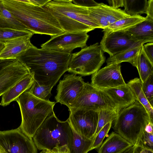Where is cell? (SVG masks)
<instances>
[{"instance_id":"cell-11","label":"cell","mask_w":153,"mask_h":153,"mask_svg":"<svg viewBox=\"0 0 153 153\" xmlns=\"http://www.w3.org/2000/svg\"><path fill=\"white\" fill-rule=\"evenodd\" d=\"M88 32L69 33L51 36V39L41 45V48L71 53L74 49L85 47L89 38Z\"/></svg>"},{"instance_id":"cell-14","label":"cell","mask_w":153,"mask_h":153,"mask_svg":"<svg viewBox=\"0 0 153 153\" xmlns=\"http://www.w3.org/2000/svg\"><path fill=\"white\" fill-rule=\"evenodd\" d=\"M104 32L99 45L102 51L110 57L141 44L130 40L123 31Z\"/></svg>"},{"instance_id":"cell-20","label":"cell","mask_w":153,"mask_h":153,"mask_svg":"<svg viewBox=\"0 0 153 153\" xmlns=\"http://www.w3.org/2000/svg\"><path fill=\"white\" fill-rule=\"evenodd\" d=\"M34 81L32 73L24 77L1 96L0 105L6 106L16 101L22 94L30 88Z\"/></svg>"},{"instance_id":"cell-22","label":"cell","mask_w":153,"mask_h":153,"mask_svg":"<svg viewBox=\"0 0 153 153\" xmlns=\"http://www.w3.org/2000/svg\"><path fill=\"white\" fill-rule=\"evenodd\" d=\"M132 91L136 100L145 108L153 122V107L150 104L142 88V82L140 78H135L127 84Z\"/></svg>"},{"instance_id":"cell-17","label":"cell","mask_w":153,"mask_h":153,"mask_svg":"<svg viewBox=\"0 0 153 153\" xmlns=\"http://www.w3.org/2000/svg\"><path fill=\"white\" fill-rule=\"evenodd\" d=\"M32 36L19 37L4 42L0 52V60L17 59L32 45L30 41Z\"/></svg>"},{"instance_id":"cell-42","label":"cell","mask_w":153,"mask_h":153,"mask_svg":"<svg viewBox=\"0 0 153 153\" xmlns=\"http://www.w3.org/2000/svg\"><path fill=\"white\" fill-rule=\"evenodd\" d=\"M15 59L0 60V71Z\"/></svg>"},{"instance_id":"cell-26","label":"cell","mask_w":153,"mask_h":153,"mask_svg":"<svg viewBox=\"0 0 153 153\" xmlns=\"http://www.w3.org/2000/svg\"><path fill=\"white\" fill-rule=\"evenodd\" d=\"M0 28L16 30H27V28L19 22L7 9L0 0Z\"/></svg>"},{"instance_id":"cell-8","label":"cell","mask_w":153,"mask_h":153,"mask_svg":"<svg viewBox=\"0 0 153 153\" xmlns=\"http://www.w3.org/2000/svg\"><path fill=\"white\" fill-rule=\"evenodd\" d=\"M70 108L98 112L107 108H118L103 91L88 82L85 83L82 91Z\"/></svg>"},{"instance_id":"cell-7","label":"cell","mask_w":153,"mask_h":153,"mask_svg":"<svg viewBox=\"0 0 153 153\" xmlns=\"http://www.w3.org/2000/svg\"><path fill=\"white\" fill-rule=\"evenodd\" d=\"M105 61L103 52L97 42L72 53L67 71L82 76L90 75L99 70Z\"/></svg>"},{"instance_id":"cell-15","label":"cell","mask_w":153,"mask_h":153,"mask_svg":"<svg viewBox=\"0 0 153 153\" xmlns=\"http://www.w3.org/2000/svg\"><path fill=\"white\" fill-rule=\"evenodd\" d=\"M88 9L92 22L103 29L118 20L130 16L120 9H115L102 3Z\"/></svg>"},{"instance_id":"cell-43","label":"cell","mask_w":153,"mask_h":153,"mask_svg":"<svg viewBox=\"0 0 153 153\" xmlns=\"http://www.w3.org/2000/svg\"><path fill=\"white\" fill-rule=\"evenodd\" d=\"M134 148V146H133L126 150L123 151L120 153H132Z\"/></svg>"},{"instance_id":"cell-36","label":"cell","mask_w":153,"mask_h":153,"mask_svg":"<svg viewBox=\"0 0 153 153\" xmlns=\"http://www.w3.org/2000/svg\"><path fill=\"white\" fill-rule=\"evenodd\" d=\"M143 47L146 56L153 64V42H149L143 45Z\"/></svg>"},{"instance_id":"cell-4","label":"cell","mask_w":153,"mask_h":153,"mask_svg":"<svg viewBox=\"0 0 153 153\" xmlns=\"http://www.w3.org/2000/svg\"><path fill=\"white\" fill-rule=\"evenodd\" d=\"M16 101L20 108L22 117L19 128L23 134L32 140L45 120L54 112L56 102L38 98L28 91L22 94Z\"/></svg>"},{"instance_id":"cell-24","label":"cell","mask_w":153,"mask_h":153,"mask_svg":"<svg viewBox=\"0 0 153 153\" xmlns=\"http://www.w3.org/2000/svg\"><path fill=\"white\" fill-rule=\"evenodd\" d=\"M145 17L140 15L130 16L118 20L103 29L106 31L115 32L123 31L131 28L144 21Z\"/></svg>"},{"instance_id":"cell-45","label":"cell","mask_w":153,"mask_h":153,"mask_svg":"<svg viewBox=\"0 0 153 153\" xmlns=\"http://www.w3.org/2000/svg\"><path fill=\"white\" fill-rule=\"evenodd\" d=\"M39 153H50V151L48 150H43Z\"/></svg>"},{"instance_id":"cell-23","label":"cell","mask_w":153,"mask_h":153,"mask_svg":"<svg viewBox=\"0 0 153 153\" xmlns=\"http://www.w3.org/2000/svg\"><path fill=\"white\" fill-rule=\"evenodd\" d=\"M143 45L141 44L109 57L106 60L107 64H120L126 62H129L135 67L137 57Z\"/></svg>"},{"instance_id":"cell-46","label":"cell","mask_w":153,"mask_h":153,"mask_svg":"<svg viewBox=\"0 0 153 153\" xmlns=\"http://www.w3.org/2000/svg\"><path fill=\"white\" fill-rule=\"evenodd\" d=\"M132 153H133V152H132Z\"/></svg>"},{"instance_id":"cell-18","label":"cell","mask_w":153,"mask_h":153,"mask_svg":"<svg viewBox=\"0 0 153 153\" xmlns=\"http://www.w3.org/2000/svg\"><path fill=\"white\" fill-rule=\"evenodd\" d=\"M145 20L134 27L122 31L131 40L144 44L153 42V19Z\"/></svg>"},{"instance_id":"cell-25","label":"cell","mask_w":153,"mask_h":153,"mask_svg":"<svg viewBox=\"0 0 153 153\" xmlns=\"http://www.w3.org/2000/svg\"><path fill=\"white\" fill-rule=\"evenodd\" d=\"M142 46L135 64L140 76V79L142 83L148 78L153 74V64L147 58Z\"/></svg>"},{"instance_id":"cell-31","label":"cell","mask_w":153,"mask_h":153,"mask_svg":"<svg viewBox=\"0 0 153 153\" xmlns=\"http://www.w3.org/2000/svg\"><path fill=\"white\" fill-rule=\"evenodd\" d=\"M34 34L28 30H21L15 29L0 28V42H4L15 38Z\"/></svg>"},{"instance_id":"cell-41","label":"cell","mask_w":153,"mask_h":153,"mask_svg":"<svg viewBox=\"0 0 153 153\" xmlns=\"http://www.w3.org/2000/svg\"><path fill=\"white\" fill-rule=\"evenodd\" d=\"M30 2L33 5L40 7H44L50 0H29Z\"/></svg>"},{"instance_id":"cell-44","label":"cell","mask_w":153,"mask_h":153,"mask_svg":"<svg viewBox=\"0 0 153 153\" xmlns=\"http://www.w3.org/2000/svg\"><path fill=\"white\" fill-rule=\"evenodd\" d=\"M4 45V42H0V52L3 48Z\"/></svg>"},{"instance_id":"cell-37","label":"cell","mask_w":153,"mask_h":153,"mask_svg":"<svg viewBox=\"0 0 153 153\" xmlns=\"http://www.w3.org/2000/svg\"><path fill=\"white\" fill-rule=\"evenodd\" d=\"M50 151V153H70V149L67 145L57 146Z\"/></svg>"},{"instance_id":"cell-21","label":"cell","mask_w":153,"mask_h":153,"mask_svg":"<svg viewBox=\"0 0 153 153\" xmlns=\"http://www.w3.org/2000/svg\"><path fill=\"white\" fill-rule=\"evenodd\" d=\"M133 146L116 132H112L98 149V153H120Z\"/></svg>"},{"instance_id":"cell-16","label":"cell","mask_w":153,"mask_h":153,"mask_svg":"<svg viewBox=\"0 0 153 153\" xmlns=\"http://www.w3.org/2000/svg\"><path fill=\"white\" fill-rule=\"evenodd\" d=\"M30 73L28 68L18 59L2 69L0 71V97Z\"/></svg>"},{"instance_id":"cell-2","label":"cell","mask_w":153,"mask_h":153,"mask_svg":"<svg viewBox=\"0 0 153 153\" xmlns=\"http://www.w3.org/2000/svg\"><path fill=\"white\" fill-rule=\"evenodd\" d=\"M15 18L34 34L51 36L64 33L52 13L43 7L32 4L29 0H1Z\"/></svg>"},{"instance_id":"cell-33","label":"cell","mask_w":153,"mask_h":153,"mask_svg":"<svg viewBox=\"0 0 153 153\" xmlns=\"http://www.w3.org/2000/svg\"><path fill=\"white\" fill-rule=\"evenodd\" d=\"M112 123V122L108 123L98 132L93 139V142L90 151L94 149H98L100 146L105 137L110 130Z\"/></svg>"},{"instance_id":"cell-19","label":"cell","mask_w":153,"mask_h":153,"mask_svg":"<svg viewBox=\"0 0 153 153\" xmlns=\"http://www.w3.org/2000/svg\"><path fill=\"white\" fill-rule=\"evenodd\" d=\"M102 90L120 110L131 105L136 100L132 91L127 84Z\"/></svg>"},{"instance_id":"cell-40","label":"cell","mask_w":153,"mask_h":153,"mask_svg":"<svg viewBox=\"0 0 153 153\" xmlns=\"http://www.w3.org/2000/svg\"><path fill=\"white\" fill-rule=\"evenodd\" d=\"M133 152V153H153V151L139 146H134Z\"/></svg>"},{"instance_id":"cell-12","label":"cell","mask_w":153,"mask_h":153,"mask_svg":"<svg viewBox=\"0 0 153 153\" xmlns=\"http://www.w3.org/2000/svg\"><path fill=\"white\" fill-rule=\"evenodd\" d=\"M85 83L81 76L74 74L65 75L57 86L55 97L56 102L71 107L82 91Z\"/></svg>"},{"instance_id":"cell-34","label":"cell","mask_w":153,"mask_h":153,"mask_svg":"<svg viewBox=\"0 0 153 153\" xmlns=\"http://www.w3.org/2000/svg\"><path fill=\"white\" fill-rule=\"evenodd\" d=\"M153 74L150 75L144 82L142 88L146 98L153 107Z\"/></svg>"},{"instance_id":"cell-32","label":"cell","mask_w":153,"mask_h":153,"mask_svg":"<svg viewBox=\"0 0 153 153\" xmlns=\"http://www.w3.org/2000/svg\"><path fill=\"white\" fill-rule=\"evenodd\" d=\"M53 87L41 86L36 81L34 82L30 88L28 90L36 97L45 100H49L51 97V93Z\"/></svg>"},{"instance_id":"cell-27","label":"cell","mask_w":153,"mask_h":153,"mask_svg":"<svg viewBox=\"0 0 153 153\" xmlns=\"http://www.w3.org/2000/svg\"><path fill=\"white\" fill-rule=\"evenodd\" d=\"M71 129L72 136L70 153H88L90 151L93 139L83 138Z\"/></svg>"},{"instance_id":"cell-10","label":"cell","mask_w":153,"mask_h":153,"mask_svg":"<svg viewBox=\"0 0 153 153\" xmlns=\"http://www.w3.org/2000/svg\"><path fill=\"white\" fill-rule=\"evenodd\" d=\"M37 148L18 127L0 131V153H37Z\"/></svg>"},{"instance_id":"cell-35","label":"cell","mask_w":153,"mask_h":153,"mask_svg":"<svg viewBox=\"0 0 153 153\" xmlns=\"http://www.w3.org/2000/svg\"><path fill=\"white\" fill-rule=\"evenodd\" d=\"M74 4L81 7L89 8L97 6L98 4L94 0H72Z\"/></svg>"},{"instance_id":"cell-13","label":"cell","mask_w":153,"mask_h":153,"mask_svg":"<svg viewBox=\"0 0 153 153\" xmlns=\"http://www.w3.org/2000/svg\"><path fill=\"white\" fill-rule=\"evenodd\" d=\"M121 71L120 64L107 65L92 74L91 84L101 90L125 85Z\"/></svg>"},{"instance_id":"cell-38","label":"cell","mask_w":153,"mask_h":153,"mask_svg":"<svg viewBox=\"0 0 153 153\" xmlns=\"http://www.w3.org/2000/svg\"><path fill=\"white\" fill-rule=\"evenodd\" d=\"M146 14V17L153 19V0L148 1Z\"/></svg>"},{"instance_id":"cell-39","label":"cell","mask_w":153,"mask_h":153,"mask_svg":"<svg viewBox=\"0 0 153 153\" xmlns=\"http://www.w3.org/2000/svg\"><path fill=\"white\" fill-rule=\"evenodd\" d=\"M108 1L109 6L115 9L123 7V0H109Z\"/></svg>"},{"instance_id":"cell-28","label":"cell","mask_w":153,"mask_h":153,"mask_svg":"<svg viewBox=\"0 0 153 153\" xmlns=\"http://www.w3.org/2000/svg\"><path fill=\"white\" fill-rule=\"evenodd\" d=\"M147 4V0H123V10L130 16L146 13Z\"/></svg>"},{"instance_id":"cell-5","label":"cell","mask_w":153,"mask_h":153,"mask_svg":"<svg viewBox=\"0 0 153 153\" xmlns=\"http://www.w3.org/2000/svg\"><path fill=\"white\" fill-rule=\"evenodd\" d=\"M149 122L153 123L147 111L136 100L120 110L113 128L115 132L134 146Z\"/></svg>"},{"instance_id":"cell-30","label":"cell","mask_w":153,"mask_h":153,"mask_svg":"<svg viewBox=\"0 0 153 153\" xmlns=\"http://www.w3.org/2000/svg\"><path fill=\"white\" fill-rule=\"evenodd\" d=\"M153 123L149 122L140 136L136 145L143 148L153 150Z\"/></svg>"},{"instance_id":"cell-9","label":"cell","mask_w":153,"mask_h":153,"mask_svg":"<svg viewBox=\"0 0 153 153\" xmlns=\"http://www.w3.org/2000/svg\"><path fill=\"white\" fill-rule=\"evenodd\" d=\"M67 119L70 125L82 137L93 139L96 130L99 112L70 108Z\"/></svg>"},{"instance_id":"cell-6","label":"cell","mask_w":153,"mask_h":153,"mask_svg":"<svg viewBox=\"0 0 153 153\" xmlns=\"http://www.w3.org/2000/svg\"><path fill=\"white\" fill-rule=\"evenodd\" d=\"M72 130L68 120H59L53 112L45 120L33 136V141L40 150H51L57 146H70Z\"/></svg>"},{"instance_id":"cell-29","label":"cell","mask_w":153,"mask_h":153,"mask_svg":"<svg viewBox=\"0 0 153 153\" xmlns=\"http://www.w3.org/2000/svg\"><path fill=\"white\" fill-rule=\"evenodd\" d=\"M120 110L117 108H107L99 111L97 126L94 138L98 132L106 124L109 122H112L114 120Z\"/></svg>"},{"instance_id":"cell-1","label":"cell","mask_w":153,"mask_h":153,"mask_svg":"<svg viewBox=\"0 0 153 153\" xmlns=\"http://www.w3.org/2000/svg\"><path fill=\"white\" fill-rule=\"evenodd\" d=\"M71 54L39 49L32 44L17 59L28 68L39 85L53 88L68 71Z\"/></svg>"},{"instance_id":"cell-3","label":"cell","mask_w":153,"mask_h":153,"mask_svg":"<svg viewBox=\"0 0 153 153\" xmlns=\"http://www.w3.org/2000/svg\"><path fill=\"white\" fill-rule=\"evenodd\" d=\"M55 17L64 32L88 33L100 28L89 16L88 8L77 5L71 0H50L44 7Z\"/></svg>"}]
</instances>
